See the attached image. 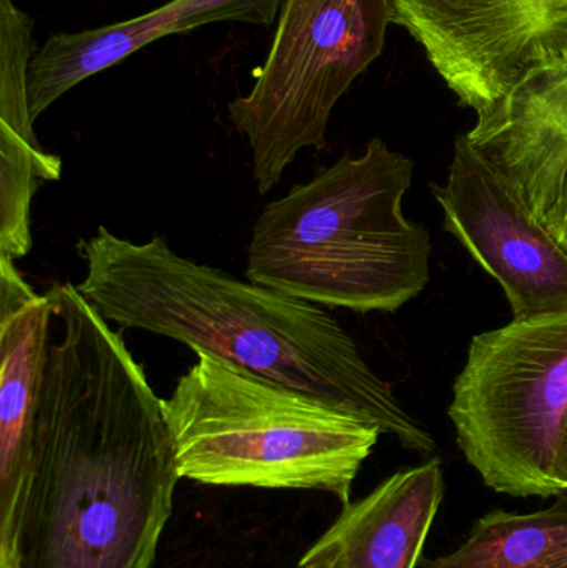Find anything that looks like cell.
Wrapping results in <instances>:
<instances>
[{
	"label": "cell",
	"mask_w": 567,
	"mask_h": 568,
	"mask_svg": "<svg viewBox=\"0 0 567 568\" xmlns=\"http://www.w3.org/2000/svg\"><path fill=\"white\" fill-rule=\"evenodd\" d=\"M29 470L0 560L152 568L182 479L163 399L75 284H55Z\"/></svg>",
	"instance_id": "1"
},
{
	"label": "cell",
	"mask_w": 567,
	"mask_h": 568,
	"mask_svg": "<svg viewBox=\"0 0 567 568\" xmlns=\"http://www.w3.org/2000/svg\"><path fill=\"white\" fill-rule=\"evenodd\" d=\"M77 248L85 263L77 290L109 323L170 337L193 353L312 394L413 453L433 456L438 449L393 384L316 304L192 262L162 235L133 243L99 226Z\"/></svg>",
	"instance_id": "2"
},
{
	"label": "cell",
	"mask_w": 567,
	"mask_h": 568,
	"mask_svg": "<svg viewBox=\"0 0 567 568\" xmlns=\"http://www.w3.org/2000/svg\"><path fill=\"white\" fill-rule=\"evenodd\" d=\"M413 162L369 140L270 202L249 245V282L316 306L393 313L429 282L428 230L406 219Z\"/></svg>",
	"instance_id": "3"
},
{
	"label": "cell",
	"mask_w": 567,
	"mask_h": 568,
	"mask_svg": "<svg viewBox=\"0 0 567 568\" xmlns=\"http://www.w3.org/2000/svg\"><path fill=\"white\" fill-rule=\"evenodd\" d=\"M163 399L182 479L315 490L348 506L378 429L325 400L205 353Z\"/></svg>",
	"instance_id": "4"
},
{
	"label": "cell",
	"mask_w": 567,
	"mask_h": 568,
	"mask_svg": "<svg viewBox=\"0 0 567 568\" xmlns=\"http://www.w3.org/2000/svg\"><path fill=\"white\" fill-rule=\"evenodd\" d=\"M448 416L489 489L561 496L555 463L567 420V307L473 336Z\"/></svg>",
	"instance_id": "5"
},
{
	"label": "cell",
	"mask_w": 567,
	"mask_h": 568,
	"mask_svg": "<svg viewBox=\"0 0 567 568\" xmlns=\"http://www.w3.org/2000/svg\"><path fill=\"white\" fill-rule=\"evenodd\" d=\"M389 23V0H283L252 89L226 106L249 142L260 195L302 150L325 149L333 109L382 55Z\"/></svg>",
	"instance_id": "6"
},
{
	"label": "cell",
	"mask_w": 567,
	"mask_h": 568,
	"mask_svg": "<svg viewBox=\"0 0 567 568\" xmlns=\"http://www.w3.org/2000/svg\"><path fill=\"white\" fill-rule=\"evenodd\" d=\"M463 106L485 119L529 80L567 75V0H389Z\"/></svg>",
	"instance_id": "7"
},
{
	"label": "cell",
	"mask_w": 567,
	"mask_h": 568,
	"mask_svg": "<svg viewBox=\"0 0 567 568\" xmlns=\"http://www.w3.org/2000/svg\"><path fill=\"white\" fill-rule=\"evenodd\" d=\"M432 193L445 229L499 283L513 316L567 307V250L466 133L455 140L445 185H432Z\"/></svg>",
	"instance_id": "8"
},
{
	"label": "cell",
	"mask_w": 567,
	"mask_h": 568,
	"mask_svg": "<svg viewBox=\"0 0 567 568\" xmlns=\"http://www.w3.org/2000/svg\"><path fill=\"white\" fill-rule=\"evenodd\" d=\"M282 3L283 0H170L123 22L50 36L30 62L32 119H39L73 87L112 69L155 40L215 22L270 27L279 19Z\"/></svg>",
	"instance_id": "9"
},
{
	"label": "cell",
	"mask_w": 567,
	"mask_h": 568,
	"mask_svg": "<svg viewBox=\"0 0 567 568\" xmlns=\"http://www.w3.org/2000/svg\"><path fill=\"white\" fill-rule=\"evenodd\" d=\"M53 303L0 256V544L9 540L29 470Z\"/></svg>",
	"instance_id": "10"
},
{
	"label": "cell",
	"mask_w": 567,
	"mask_h": 568,
	"mask_svg": "<svg viewBox=\"0 0 567 568\" xmlns=\"http://www.w3.org/2000/svg\"><path fill=\"white\" fill-rule=\"evenodd\" d=\"M443 497L436 457L399 470L345 506L302 560L322 568H415Z\"/></svg>",
	"instance_id": "11"
},
{
	"label": "cell",
	"mask_w": 567,
	"mask_h": 568,
	"mask_svg": "<svg viewBox=\"0 0 567 568\" xmlns=\"http://www.w3.org/2000/svg\"><path fill=\"white\" fill-rule=\"evenodd\" d=\"M33 22L13 0H0V256L26 258L32 250L30 205L39 185L57 182L62 160L33 133L29 69Z\"/></svg>",
	"instance_id": "12"
},
{
	"label": "cell",
	"mask_w": 567,
	"mask_h": 568,
	"mask_svg": "<svg viewBox=\"0 0 567 568\" xmlns=\"http://www.w3.org/2000/svg\"><path fill=\"white\" fill-rule=\"evenodd\" d=\"M466 135L548 226L567 173V75L523 83Z\"/></svg>",
	"instance_id": "13"
},
{
	"label": "cell",
	"mask_w": 567,
	"mask_h": 568,
	"mask_svg": "<svg viewBox=\"0 0 567 568\" xmlns=\"http://www.w3.org/2000/svg\"><path fill=\"white\" fill-rule=\"evenodd\" d=\"M426 568H567V497L536 513L493 510Z\"/></svg>",
	"instance_id": "14"
},
{
	"label": "cell",
	"mask_w": 567,
	"mask_h": 568,
	"mask_svg": "<svg viewBox=\"0 0 567 568\" xmlns=\"http://www.w3.org/2000/svg\"><path fill=\"white\" fill-rule=\"evenodd\" d=\"M548 229L567 250V173L561 192H559L558 202H556L555 210L549 216Z\"/></svg>",
	"instance_id": "15"
},
{
	"label": "cell",
	"mask_w": 567,
	"mask_h": 568,
	"mask_svg": "<svg viewBox=\"0 0 567 568\" xmlns=\"http://www.w3.org/2000/svg\"><path fill=\"white\" fill-rule=\"evenodd\" d=\"M555 480L563 494L567 493V420L563 427L561 440L556 454Z\"/></svg>",
	"instance_id": "16"
},
{
	"label": "cell",
	"mask_w": 567,
	"mask_h": 568,
	"mask_svg": "<svg viewBox=\"0 0 567 568\" xmlns=\"http://www.w3.org/2000/svg\"><path fill=\"white\" fill-rule=\"evenodd\" d=\"M296 568H322L313 562H306V560H300L298 567Z\"/></svg>",
	"instance_id": "17"
},
{
	"label": "cell",
	"mask_w": 567,
	"mask_h": 568,
	"mask_svg": "<svg viewBox=\"0 0 567 568\" xmlns=\"http://www.w3.org/2000/svg\"><path fill=\"white\" fill-rule=\"evenodd\" d=\"M0 568H16V567H13V564L2 562V560H0Z\"/></svg>",
	"instance_id": "18"
}]
</instances>
